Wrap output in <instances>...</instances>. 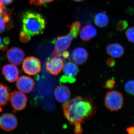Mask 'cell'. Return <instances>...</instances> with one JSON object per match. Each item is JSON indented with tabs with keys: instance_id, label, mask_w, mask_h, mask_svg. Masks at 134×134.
<instances>
[{
	"instance_id": "cell-25",
	"label": "cell",
	"mask_w": 134,
	"mask_h": 134,
	"mask_svg": "<svg viewBox=\"0 0 134 134\" xmlns=\"http://www.w3.org/2000/svg\"><path fill=\"white\" fill-rule=\"evenodd\" d=\"M115 83H116V82L115 80L113 78L108 79L104 85V88L111 90L114 88Z\"/></svg>"
},
{
	"instance_id": "cell-8",
	"label": "cell",
	"mask_w": 134,
	"mask_h": 134,
	"mask_svg": "<svg viewBox=\"0 0 134 134\" xmlns=\"http://www.w3.org/2000/svg\"><path fill=\"white\" fill-rule=\"evenodd\" d=\"M45 66L46 69L51 74L57 75L63 69L64 63L62 59L53 56L47 60Z\"/></svg>"
},
{
	"instance_id": "cell-18",
	"label": "cell",
	"mask_w": 134,
	"mask_h": 134,
	"mask_svg": "<svg viewBox=\"0 0 134 134\" xmlns=\"http://www.w3.org/2000/svg\"><path fill=\"white\" fill-rule=\"evenodd\" d=\"M79 72L78 67L75 63L72 62L66 63L63 68V72L66 76L74 77Z\"/></svg>"
},
{
	"instance_id": "cell-13",
	"label": "cell",
	"mask_w": 134,
	"mask_h": 134,
	"mask_svg": "<svg viewBox=\"0 0 134 134\" xmlns=\"http://www.w3.org/2000/svg\"><path fill=\"white\" fill-rule=\"evenodd\" d=\"M72 57L76 64L81 65L86 62L88 57V53L85 48L78 47L73 50Z\"/></svg>"
},
{
	"instance_id": "cell-31",
	"label": "cell",
	"mask_w": 134,
	"mask_h": 134,
	"mask_svg": "<svg viewBox=\"0 0 134 134\" xmlns=\"http://www.w3.org/2000/svg\"><path fill=\"white\" fill-rule=\"evenodd\" d=\"M127 132L129 134H134V127H129L126 129Z\"/></svg>"
},
{
	"instance_id": "cell-9",
	"label": "cell",
	"mask_w": 134,
	"mask_h": 134,
	"mask_svg": "<svg viewBox=\"0 0 134 134\" xmlns=\"http://www.w3.org/2000/svg\"><path fill=\"white\" fill-rule=\"evenodd\" d=\"M25 57L23 50L17 47L10 48L7 52V57L8 60L13 65H19L21 64Z\"/></svg>"
},
{
	"instance_id": "cell-20",
	"label": "cell",
	"mask_w": 134,
	"mask_h": 134,
	"mask_svg": "<svg viewBox=\"0 0 134 134\" xmlns=\"http://www.w3.org/2000/svg\"><path fill=\"white\" fill-rule=\"evenodd\" d=\"M125 90L128 93L134 96V80H130L125 83Z\"/></svg>"
},
{
	"instance_id": "cell-11",
	"label": "cell",
	"mask_w": 134,
	"mask_h": 134,
	"mask_svg": "<svg viewBox=\"0 0 134 134\" xmlns=\"http://www.w3.org/2000/svg\"><path fill=\"white\" fill-rule=\"evenodd\" d=\"M2 73L8 81L14 82L18 79L19 71L18 68L15 65L7 64L3 67Z\"/></svg>"
},
{
	"instance_id": "cell-17",
	"label": "cell",
	"mask_w": 134,
	"mask_h": 134,
	"mask_svg": "<svg viewBox=\"0 0 134 134\" xmlns=\"http://www.w3.org/2000/svg\"><path fill=\"white\" fill-rule=\"evenodd\" d=\"M10 90L9 88L0 83V107L5 106L10 100Z\"/></svg>"
},
{
	"instance_id": "cell-33",
	"label": "cell",
	"mask_w": 134,
	"mask_h": 134,
	"mask_svg": "<svg viewBox=\"0 0 134 134\" xmlns=\"http://www.w3.org/2000/svg\"><path fill=\"white\" fill-rule=\"evenodd\" d=\"M3 43L6 44L8 45L9 44L10 42V39L7 37H6L4 38L3 39Z\"/></svg>"
},
{
	"instance_id": "cell-10",
	"label": "cell",
	"mask_w": 134,
	"mask_h": 134,
	"mask_svg": "<svg viewBox=\"0 0 134 134\" xmlns=\"http://www.w3.org/2000/svg\"><path fill=\"white\" fill-rule=\"evenodd\" d=\"M16 86L20 91L24 93H29L33 90L34 86V81L30 77L22 76L17 81Z\"/></svg>"
},
{
	"instance_id": "cell-36",
	"label": "cell",
	"mask_w": 134,
	"mask_h": 134,
	"mask_svg": "<svg viewBox=\"0 0 134 134\" xmlns=\"http://www.w3.org/2000/svg\"><path fill=\"white\" fill-rule=\"evenodd\" d=\"M2 40L1 38L0 37V46L2 44Z\"/></svg>"
},
{
	"instance_id": "cell-15",
	"label": "cell",
	"mask_w": 134,
	"mask_h": 134,
	"mask_svg": "<svg viewBox=\"0 0 134 134\" xmlns=\"http://www.w3.org/2000/svg\"><path fill=\"white\" fill-rule=\"evenodd\" d=\"M97 31L95 26L91 24H86L80 31V37L84 41L91 40L97 34Z\"/></svg>"
},
{
	"instance_id": "cell-22",
	"label": "cell",
	"mask_w": 134,
	"mask_h": 134,
	"mask_svg": "<svg viewBox=\"0 0 134 134\" xmlns=\"http://www.w3.org/2000/svg\"><path fill=\"white\" fill-rule=\"evenodd\" d=\"M55 0H30V5L36 6H41L46 3L52 2Z\"/></svg>"
},
{
	"instance_id": "cell-35",
	"label": "cell",
	"mask_w": 134,
	"mask_h": 134,
	"mask_svg": "<svg viewBox=\"0 0 134 134\" xmlns=\"http://www.w3.org/2000/svg\"><path fill=\"white\" fill-rule=\"evenodd\" d=\"M72 1H74L75 2H80L83 1H84V0H72Z\"/></svg>"
},
{
	"instance_id": "cell-5",
	"label": "cell",
	"mask_w": 134,
	"mask_h": 134,
	"mask_svg": "<svg viewBox=\"0 0 134 134\" xmlns=\"http://www.w3.org/2000/svg\"><path fill=\"white\" fill-rule=\"evenodd\" d=\"M22 68L26 74L34 75L41 71V62L37 58L34 56H29L24 60Z\"/></svg>"
},
{
	"instance_id": "cell-23",
	"label": "cell",
	"mask_w": 134,
	"mask_h": 134,
	"mask_svg": "<svg viewBox=\"0 0 134 134\" xmlns=\"http://www.w3.org/2000/svg\"><path fill=\"white\" fill-rule=\"evenodd\" d=\"M128 26V23L126 21L121 20L118 23L117 25V29L118 31H122L126 29Z\"/></svg>"
},
{
	"instance_id": "cell-32",
	"label": "cell",
	"mask_w": 134,
	"mask_h": 134,
	"mask_svg": "<svg viewBox=\"0 0 134 134\" xmlns=\"http://www.w3.org/2000/svg\"><path fill=\"white\" fill-rule=\"evenodd\" d=\"M8 48V45L6 44H2L1 46H0V49L2 50V51H6L7 50Z\"/></svg>"
},
{
	"instance_id": "cell-34",
	"label": "cell",
	"mask_w": 134,
	"mask_h": 134,
	"mask_svg": "<svg viewBox=\"0 0 134 134\" xmlns=\"http://www.w3.org/2000/svg\"><path fill=\"white\" fill-rule=\"evenodd\" d=\"M5 7L4 5H0V16L2 14V12L3 11V9Z\"/></svg>"
},
{
	"instance_id": "cell-30",
	"label": "cell",
	"mask_w": 134,
	"mask_h": 134,
	"mask_svg": "<svg viewBox=\"0 0 134 134\" xmlns=\"http://www.w3.org/2000/svg\"><path fill=\"white\" fill-rule=\"evenodd\" d=\"M14 0H0V5H8L11 4Z\"/></svg>"
},
{
	"instance_id": "cell-6",
	"label": "cell",
	"mask_w": 134,
	"mask_h": 134,
	"mask_svg": "<svg viewBox=\"0 0 134 134\" xmlns=\"http://www.w3.org/2000/svg\"><path fill=\"white\" fill-rule=\"evenodd\" d=\"M28 98L21 91L15 90L10 93V100L15 111H21L26 107Z\"/></svg>"
},
{
	"instance_id": "cell-27",
	"label": "cell",
	"mask_w": 134,
	"mask_h": 134,
	"mask_svg": "<svg viewBox=\"0 0 134 134\" xmlns=\"http://www.w3.org/2000/svg\"><path fill=\"white\" fill-rule=\"evenodd\" d=\"M74 129L75 134H82L83 130L81 126V123H77L75 124Z\"/></svg>"
},
{
	"instance_id": "cell-14",
	"label": "cell",
	"mask_w": 134,
	"mask_h": 134,
	"mask_svg": "<svg viewBox=\"0 0 134 134\" xmlns=\"http://www.w3.org/2000/svg\"><path fill=\"white\" fill-rule=\"evenodd\" d=\"M107 53L113 58H118L122 57L124 53V47L119 43H111L106 48Z\"/></svg>"
},
{
	"instance_id": "cell-29",
	"label": "cell",
	"mask_w": 134,
	"mask_h": 134,
	"mask_svg": "<svg viewBox=\"0 0 134 134\" xmlns=\"http://www.w3.org/2000/svg\"><path fill=\"white\" fill-rule=\"evenodd\" d=\"M107 64L110 67L114 66L115 64V60L113 58H109L107 60Z\"/></svg>"
},
{
	"instance_id": "cell-16",
	"label": "cell",
	"mask_w": 134,
	"mask_h": 134,
	"mask_svg": "<svg viewBox=\"0 0 134 134\" xmlns=\"http://www.w3.org/2000/svg\"><path fill=\"white\" fill-rule=\"evenodd\" d=\"M12 27V21L10 16V12L8 10L2 11L0 16V33H2L6 29L9 30Z\"/></svg>"
},
{
	"instance_id": "cell-24",
	"label": "cell",
	"mask_w": 134,
	"mask_h": 134,
	"mask_svg": "<svg viewBox=\"0 0 134 134\" xmlns=\"http://www.w3.org/2000/svg\"><path fill=\"white\" fill-rule=\"evenodd\" d=\"M31 37H30L26 34L21 31L19 36V40L23 43H26L30 40Z\"/></svg>"
},
{
	"instance_id": "cell-2",
	"label": "cell",
	"mask_w": 134,
	"mask_h": 134,
	"mask_svg": "<svg viewBox=\"0 0 134 134\" xmlns=\"http://www.w3.org/2000/svg\"><path fill=\"white\" fill-rule=\"evenodd\" d=\"M21 32L30 37L43 33L46 22L43 16L38 13L29 10L23 14Z\"/></svg>"
},
{
	"instance_id": "cell-3",
	"label": "cell",
	"mask_w": 134,
	"mask_h": 134,
	"mask_svg": "<svg viewBox=\"0 0 134 134\" xmlns=\"http://www.w3.org/2000/svg\"><path fill=\"white\" fill-rule=\"evenodd\" d=\"M81 27L80 22H74L70 26L69 33L65 36H59L52 41V43L55 45V50L52 53V56L59 57L60 54L66 51L69 47L72 40L79 35Z\"/></svg>"
},
{
	"instance_id": "cell-1",
	"label": "cell",
	"mask_w": 134,
	"mask_h": 134,
	"mask_svg": "<svg viewBox=\"0 0 134 134\" xmlns=\"http://www.w3.org/2000/svg\"><path fill=\"white\" fill-rule=\"evenodd\" d=\"M64 115L70 124L83 123L96 114V108L91 99L76 97L63 105Z\"/></svg>"
},
{
	"instance_id": "cell-19",
	"label": "cell",
	"mask_w": 134,
	"mask_h": 134,
	"mask_svg": "<svg viewBox=\"0 0 134 134\" xmlns=\"http://www.w3.org/2000/svg\"><path fill=\"white\" fill-rule=\"evenodd\" d=\"M94 23L98 27L103 28L107 26L109 23V18L105 12L97 13L95 15L94 19Z\"/></svg>"
},
{
	"instance_id": "cell-12",
	"label": "cell",
	"mask_w": 134,
	"mask_h": 134,
	"mask_svg": "<svg viewBox=\"0 0 134 134\" xmlns=\"http://www.w3.org/2000/svg\"><path fill=\"white\" fill-rule=\"evenodd\" d=\"M54 94L56 100L60 103H66L71 96L69 89L64 85L57 86L54 90Z\"/></svg>"
},
{
	"instance_id": "cell-26",
	"label": "cell",
	"mask_w": 134,
	"mask_h": 134,
	"mask_svg": "<svg viewBox=\"0 0 134 134\" xmlns=\"http://www.w3.org/2000/svg\"><path fill=\"white\" fill-rule=\"evenodd\" d=\"M75 81L76 79L74 77H69L66 76L65 75L62 76L60 79V82L63 83H66L68 82L70 83H72L74 82Z\"/></svg>"
},
{
	"instance_id": "cell-21",
	"label": "cell",
	"mask_w": 134,
	"mask_h": 134,
	"mask_svg": "<svg viewBox=\"0 0 134 134\" xmlns=\"http://www.w3.org/2000/svg\"><path fill=\"white\" fill-rule=\"evenodd\" d=\"M125 34L128 40L131 43H134V26L127 29Z\"/></svg>"
},
{
	"instance_id": "cell-4",
	"label": "cell",
	"mask_w": 134,
	"mask_h": 134,
	"mask_svg": "<svg viewBox=\"0 0 134 134\" xmlns=\"http://www.w3.org/2000/svg\"><path fill=\"white\" fill-rule=\"evenodd\" d=\"M124 97L122 93L117 91H108L104 99V104L111 112L118 111L124 104Z\"/></svg>"
},
{
	"instance_id": "cell-7",
	"label": "cell",
	"mask_w": 134,
	"mask_h": 134,
	"mask_svg": "<svg viewBox=\"0 0 134 134\" xmlns=\"http://www.w3.org/2000/svg\"><path fill=\"white\" fill-rule=\"evenodd\" d=\"M17 125V119L14 114L6 113L0 117V127L4 131H12L16 128Z\"/></svg>"
},
{
	"instance_id": "cell-28",
	"label": "cell",
	"mask_w": 134,
	"mask_h": 134,
	"mask_svg": "<svg viewBox=\"0 0 134 134\" xmlns=\"http://www.w3.org/2000/svg\"><path fill=\"white\" fill-rule=\"evenodd\" d=\"M59 57H62L65 60L70 59L69 52L68 51H64L60 53Z\"/></svg>"
}]
</instances>
